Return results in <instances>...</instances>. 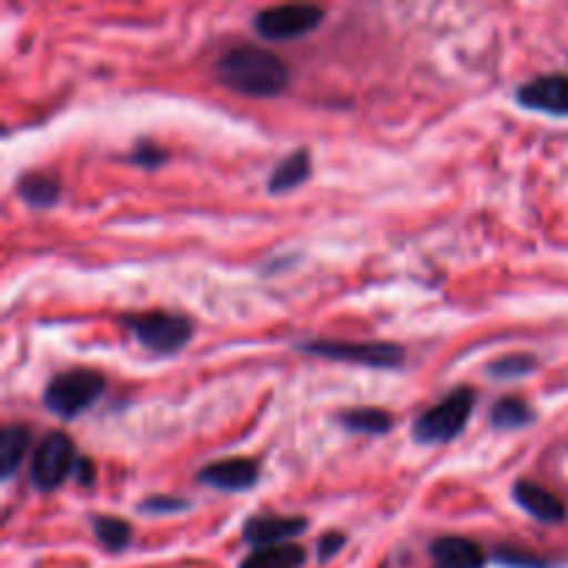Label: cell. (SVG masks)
<instances>
[{"instance_id":"6da1fadb","label":"cell","mask_w":568,"mask_h":568,"mask_svg":"<svg viewBox=\"0 0 568 568\" xmlns=\"http://www.w3.org/2000/svg\"><path fill=\"white\" fill-rule=\"evenodd\" d=\"M216 78L244 98H277L288 83V64L258 44H239L216 61Z\"/></svg>"},{"instance_id":"7a4b0ae2","label":"cell","mask_w":568,"mask_h":568,"mask_svg":"<svg viewBox=\"0 0 568 568\" xmlns=\"http://www.w3.org/2000/svg\"><path fill=\"white\" fill-rule=\"evenodd\" d=\"M120 325L131 333L133 342L148 353L166 358L186 347L194 338V322L186 314H172V311H136V314H122Z\"/></svg>"},{"instance_id":"3957f363","label":"cell","mask_w":568,"mask_h":568,"mask_svg":"<svg viewBox=\"0 0 568 568\" xmlns=\"http://www.w3.org/2000/svg\"><path fill=\"white\" fill-rule=\"evenodd\" d=\"M477 405V392L469 386H460L449 392L442 403L427 408L410 427V436L416 444H449L466 430L471 419V410Z\"/></svg>"},{"instance_id":"277c9868","label":"cell","mask_w":568,"mask_h":568,"mask_svg":"<svg viewBox=\"0 0 568 568\" xmlns=\"http://www.w3.org/2000/svg\"><path fill=\"white\" fill-rule=\"evenodd\" d=\"M297 349L303 355H311V358L369 366V369H399L405 364V349L392 342H331V338H314V342L297 344Z\"/></svg>"},{"instance_id":"5b68a950","label":"cell","mask_w":568,"mask_h":568,"mask_svg":"<svg viewBox=\"0 0 568 568\" xmlns=\"http://www.w3.org/2000/svg\"><path fill=\"white\" fill-rule=\"evenodd\" d=\"M105 392V381L100 372L70 369L55 375L42 394L44 408L59 419H75L87 408H92Z\"/></svg>"},{"instance_id":"8992f818","label":"cell","mask_w":568,"mask_h":568,"mask_svg":"<svg viewBox=\"0 0 568 568\" xmlns=\"http://www.w3.org/2000/svg\"><path fill=\"white\" fill-rule=\"evenodd\" d=\"M325 20V9L311 3H286L270 6L255 14L253 28L266 42H286V39H300L305 33L316 31Z\"/></svg>"},{"instance_id":"52a82bcc","label":"cell","mask_w":568,"mask_h":568,"mask_svg":"<svg viewBox=\"0 0 568 568\" xmlns=\"http://www.w3.org/2000/svg\"><path fill=\"white\" fill-rule=\"evenodd\" d=\"M78 464L75 447L67 433H48L39 442L37 453L31 460V483L37 491H55L67 477H72Z\"/></svg>"},{"instance_id":"ba28073f","label":"cell","mask_w":568,"mask_h":568,"mask_svg":"<svg viewBox=\"0 0 568 568\" xmlns=\"http://www.w3.org/2000/svg\"><path fill=\"white\" fill-rule=\"evenodd\" d=\"M516 100L525 109L541 111V114L568 116V75L549 72V75L532 78V81L521 83Z\"/></svg>"},{"instance_id":"9c48e42d","label":"cell","mask_w":568,"mask_h":568,"mask_svg":"<svg viewBox=\"0 0 568 568\" xmlns=\"http://www.w3.org/2000/svg\"><path fill=\"white\" fill-rule=\"evenodd\" d=\"M308 519L303 516H275V514H261L250 516L242 527V538L253 549L264 547H277V544H288L292 538H297L300 532H305Z\"/></svg>"},{"instance_id":"30bf717a","label":"cell","mask_w":568,"mask_h":568,"mask_svg":"<svg viewBox=\"0 0 568 568\" xmlns=\"http://www.w3.org/2000/svg\"><path fill=\"white\" fill-rule=\"evenodd\" d=\"M261 469L253 458H225V460H214V464L203 466L197 471V480L203 486L216 488V491H227V494H239V491H250V488L258 483Z\"/></svg>"},{"instance_id":"8fae6325","label":"cell","mask_w":568,"mask_h":568,"mask_svg":"<svg viewBox=\"0 0 568 568\" xmlns=\"http://www.w3.org/2000/svg\"><path fill=\"white\" fill-rule=\"evenodd\" d=\"M514 499L525 514H530L541 525H564L568 516L564 499L549 491V488H544L541 483L516 480Z\"/></svg>"},{"instance_id":"7c38bea8","label":"cell","mask_w":568,"mask_h":568,"mask_svg":"<svg viewBox=\"0 0 568 568\" xmlns=\"http://www.w3.org/2000/svg\"><path fill=\"white\" fill-rule=\"evenodd\" d=\"M433 568H486V552L464 536H442L430 544Z\"/></svg>"},{"instance_id":"4fadbf2b","label":"cell","mask_w":568,"mask_h":568,"mask_svg":"<svg viewBox=\"0 0 568 568\" xmlns=\"http://www.w3.org/2000/svg\"><path fill=\"white\" fill-rule=\"evenodd\" d=\"M311 178V153L308 150H294L286 159H281L275 164V170L266 178V189L270 194H286L294 189L303 186Z\"/></svg>"},{"instance_id":"5bb4252c","label":"cell","mask_w":568,"mask_h":568,"mask_svg":"<svg viewBox=\"0 0 568 568\" xmlns=\"http://www.w3.org/2000/svg\"><path fill=\"white\" fill-rule=\"evenodd\" d=\"M28 447H31V427L17 425V422L3 427L0 433V477L3 480H11L17 475Z\"/></svg>"},{"instance_id":"9a60e30c","label":"cell","mask_w":568,"mask_h":568,"mask_svg":"<svg viewBox=\"0 0 568 568\" xmlns=\"http://www.w3.org/2000/svg\"><path fill=\"white\" fill-rule=\"evenodd\" d=\"M344 430L361 433V436H386L394 427V416L388 410L375 408V405H364V408H349L338 414Z\"/></svg>"},{"instance_id":"2e32d148","label":"cell","mask_w":568,"mask_h":568,"mask_svg":"<svg viewBox=\"0 0 568 568\" xmlns=\"http://www.w3.org/2000/svg\"><path fill=\"white\" fill-rule=\"evenodd\" d=\"M305 560L308 552L300 544H277V547L253 549V555H247L239 568H303Z\"/></svg>"},{"instance_id":"e0dca14e","label":"cell","mask_w":568,"mask_h":568,"mask_svg":"<svg viewBox=\"0 0 568 568\" xmlns=\"http://www.w3.org/2000/svg\"><path fill=\"white\" fill-rule=\"evenodd\" d=\"M17 194H20L22 203H28L31 209H50V205L59 200L61 183L53 175H42V172H26L17 181Z\"/></svg>"},{"instance_id":"ac0fdd59","label":"cell","mask_w":568,"mask_h":568,"mask_svg":"<svg viewBox=\"0 0 568 568\" xmlns=\"http://www.w3.org/2000/svg\"><path fill=\"white\" fill-rule=\"evenodd\" d=\"M536 414L530 405L519 397H503L494 403L491 408V427L494 430H521V427L532 425Z\"/></svg>"},{"instance_id":"d6986e66","label":"cell","mask_w":568,"mask_h":568,"mask_svg":"<svg viewBox=\"0 0 568 568\" xmlns=\"http://www.w3.org/2000/svg\"><path fill=\"white\" fill-rule=\"evenodd\" d=\"M92 532L109 552H122L131 544L133 530L125 519L120 516H92Z\"/></svg>"},{"instance_id":"ffe728a7","label":"cell","mask_w":568,"mask_h":568,"mask_svg":"<svg viewBox=\"0 0 568 568\" xmlns=\"http://www.w3.org/2000/svg\"><path fill=\"white\" fill-rule=\"evenodd\" d=\"M536 369H538V361L527 353L503 355V358L488 364V375H491L494 381H519V377H527Z\"/></svg>"},{"instance_id":"44dd1931","label":"cell","mask_w":568,"mask_h":568,"mask_svg":"<svg viewBox=\"0 0 568 568\" xmlns=\"http://www.w3.org/2000/svg\"><path fill=\"white\" fill-rule=\"evenodd\" d=\"M494 560L510 568H549L547 560L536 558V555L530 552H521V549H508V547L494 549Z\"/></svg>"},{"instance_id":"7402d4cb","label":"cell","mask_w":568,"mask_h":568,"mask_svg":"<svg viewBox=\"0 0 568 568\" xmlns=\"http://www.w3.org/2000/svg\"><path fill=\"white\" fill-rule=\"evenodd\" d=\"M131 161L136 166H144V170H155V166H161L166 161V150H161L159 144L148 142V139H142V142L133 148Z\"/></svg>"},{"instance_id":"603a6c76","label":"cell","mask_w":568,"mask_h":568,"mask_svg":"<svg viewBox=\"0 0 568 568\" xmlns=\"http://www.w3.org/2000/svg\"><path fill=\"white\" fill-rule=\"evenodd\" d=\"M189 503L181 497H148L139 503V510L142 514H181L186 510Z\"/></svg>"},{"instance_id":"cb8c5ba5","label":"cell","mask_w":568,"mask_h":568,"mask_svg":"<svg viewBox=\"0 0 568 568\" xmlns=\"http://www.w3.org/2000/svg\"><path fill=\"white\" fill-rule=\"evenodd\" d=\"M344 544H347V536H344V532H325V536L320 538V544H316V558H320V564H327L331 558H336L344 549Z\"/></svg>"},{"instance_id":"d4e9b609","label":"cell","mask_w":568,"mask_h":568,"mask_svg":"<svg viewBox=\"0 0 568 568\" xmlns=\"http://www.w3.org/2000/svg\"><path fill=\"white\" fill-rule=\"evenodd\" d=\"M72 477H75V480H78V486L92 488L94 486V464H92V460H89V458H78Z\"/></svg>"}]
</instances>
